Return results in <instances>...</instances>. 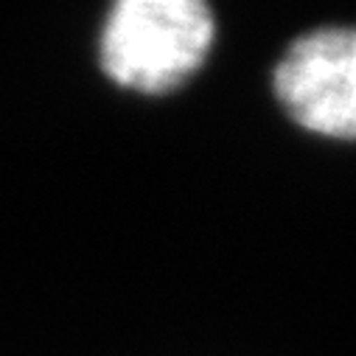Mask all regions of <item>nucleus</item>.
Returning <instances> with one entry per match:
<instances>
[{
    "label": "nucleus",
    "instance_id": "1",
    "mask_svg": "<svg viewBox=\"0 0 356 356\" xmlns=\"http://www.w3.org/2000/svg\"><path fill=\"white\" fill-rule=\"evenodd\" d=\"M213 34L200 0H121L102 34V67L132 90L165 93L205 62Z\"/></svg>",
    "mask_w": 356,
    "mask_h": 356
},
{
    "label": "nucleus",
    "instance_id": "2",
    "mask_svg": "<svg viewBox=\"0 0 356 356\" xmlns=\"http://www.w3.org/2000/svg\"><path fill=\"white\" fill-rule=\"evenodd\" d=\"M275 96L309 132L356 138V29H320L289 45Z\"/></svg>",
    "mask_w": 356,
    "mask_h": 356
}]
</instances>
